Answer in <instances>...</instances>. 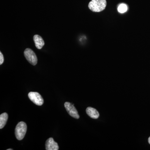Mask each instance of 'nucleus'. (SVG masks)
I'll return each instance as SVG.
<instances>
[{"instance_id":"obj_8","label":"nucleus","mask_w":150,"mask_h":150,"mask_svg":"<svg viewBox=\"0 0 150 150\" xmlns=\"http://www.w3.org/2000/svg\"><path fill=\"white\" fill-rule=\"evenodd\" d=\"M33 40L35 43V46L38 49L42 48L45 44L44 40L41 36L38 35H35L33 36Z\"/></svg>"},{"instance_id":"obj_7","label":"nucleus","mask_w":150,"mask_h":150,"mask_svg":"<svg viewBox=\"0 0 150 150\" xmlns=\"http://www.w3.org/2000/svg\"><path fill=\"white\" fill-rule=\"evenodd\" d=\"M86 112L88 115L92 118L97 119L99 118L100 116L99 112L95 108L91 107H88L86 110Z\"/></svg>"},{"instance_id":"obj_4","label":"nucleus","mask_w":150,"mask_h":150,"mask_svg":"<svg viewBox=\"0 0 150 150\" xmlns=\"http://www.w3.org/2000/svg\"><path fill=\"white\" fill-rule=\"evenodd\" d=\"M28 96L30 100L36 105H41L43 104L44 100L38 93L30 92L28 93Z\"/></svg>"},{"instance_id":"obj_9","label":"nucleus","mask_w":150,"mask_h":150,"mask_svg":"<svg viewBox=\"0 0 150 150\" xmlns=\"http://www.w3.org/2000/svg\"><path fill=\"white\" fill-rule=\"evenodd\" d=\"M8 119V115L6 112H4L0 115V129H3L5 126Z\"/></svg>"},{"instance_id":"obj_11","label":"nucleus","mask_w":150,"mask_h":150,"mask_svg":"<svg viewBox=\"0 0 150 150\" xmlns=\"http://www.w3.org/2000/svg\"><path fill=\"white\" fill-rule=\"evenodd\" d=\"M4 62V57L3 54L1 52H0V65H2V64Z\"/></svg>"},{"instance_id":"obj_3","label":"nucleus","mask_w":150,"mask_h":150,"mask_svg":"<svg viewBox=\"0 0 150 150\" xmlns=\"http://www.w3.org/2000/svg\"><path fill=\"white\" fill-rule=\"evenodd\" d=\"M25 57L29 63L33 66L37 64L38 59L35 53L30 48H26L24 51Z\"/></svg>"},{"instance_id":"obj_2","label":"nucleus","mask_w":150,"mask_h":150,"mask_svg":"<svg viewBox=\"0 0 150 150\" xmlns=\"http://www.w3.org/2000/svg\"><path fill=\"white\" fill-rule=\"evenodd\" d=\"M27 131V125L23 121L19 122L15 129L16 137L18 140H21L24 138Z\"/></svg>"},{"instance_id":"obj_5","label":"nucleus","mask_w":150,"mask_h":150,"mask_svg":"<svg viewBox=\"0 0 150 150\" xmlns=\"http://www.w3.org/2000/svg\"><path fill=\"white\" fill-rule=\"evenodd\" d=\"M64 106L67 112L71 116L76 119L79 118L80 116L77 110L74 106V104L69 102H66L65 103Z\"/></svg>"},{"instance_id":"obj_6","label":"nucleus","mask_w":150,"mask_h":150,"mask_svg":"<svg viewBox=\"0 0 150 150\" xmlns=\"http://www.w3.org/2000/svg\"><path fill=\"white\" fill-rule=\"evenodd\" d=\"M46 150H58L59 146L58 144L54 141L52 138H50L46 141Z\"/></svg>"},{"instance_id":"obj_13","label":"nucleus","mask_w":150,"mask_h":150,"mask_svg":"<svg viewBox=\"0 0 150 150\" xmlns=\"http://www.w3.org/2000/svg\"><path fill=\"white\" fill-rule=\"evenodd\" d=\"M7 150H13V149H7Z\"/></svg>"},{"instance_id":"obj_10","label":"nucleus","mask_w":150,"mask_h":150,"mask_svg":"<svg viewBox=\"0 0 150 150\" xmlns=\"http://www.w3.org/2000/svg\"><path fill=\"white\" fill-rule=\"evenodd\" d=\"M127 9H128V7L125 4H121L120 5L118 6V11L120 13H124L127 11Z\"/></svg>"},{"instance_id":"obj_12","label":"nucleus","mask_w":150,"mask_h":150,"mask_svg":"<svg viewBox=\"0 0 150 150\" xmlns=\"http://www.w3.org/2000/svg\"><path fill=\"white\" fill-rule=\"evenodd\" d=\"M148 142H149V144H150V137L149 138V139H148Z\"/></svg>"},{"instance_id":"obj_1","label":"nucleus","mask_w":150,"mask_h":150,"mask_svg":"<svg viewBox=\"0 0 150 150\" xmlns=\"http://www.w3.org/2000/svg\"><path fill=\"white\" fill-rule=\"evenodd\" d=\"M106 0H92L88 4L90 9L94 12H99L104 10L106 7Z\"/></svg>"}]
</instances>
